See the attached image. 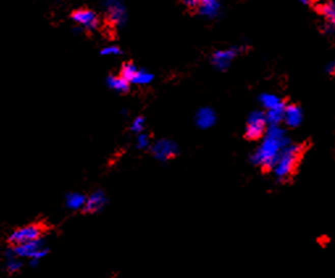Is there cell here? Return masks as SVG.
<instances>
[{"mask_svg":"<svg viewBox=\"0 0 335 278\" xmlns=\"http://www.w3.org/2000/svg\"><path fill=\"white\" fill-rule=\"evenodd\" d=\"M289 144L291 139L284 129L280 126H268L259 147L251 155V163L264 171H272L282 151Z\"/></svg>","mask_w":335,"mask_h":278,"instance_id":"6da1fadb","label":"cell"},{"mask_svg":"<svg viewBox=\"0 0 335 278\" xmlns=\"http://www.w3.org/2000/svg\"><path fill=\"white\" fill-rule=\"evenodd\" d=\"M306 147L304 144H289L285 147L282 153L279 155V159L273 167L272 172L275 178L279 182L288 181L292 176L295 175L296 169L301 162V158L304 155V151Z\"/></svg>","mask_w":335,"mask_h":278,"instance_id":"7a4b0ae2","label":"cell"},{"mask_svg":"<svg viewBox=\"0 0 335 278\" xmlns=\"http://www.w3.org/2000/svg\"><path fill=\"white\" fill-rule=\"evenodd\" d=\"M44 232L45 226L42 223H32V225H26L15 230L8 238V241L13 247H19V245H24L32 241L40 240Z\"/></svg>","mask_w":335,"mask_h":278,"instance_id":"3957f363","label":"cell"},{"mask_svg":"<svg viewBox=\"0 0 335 278\" xmlns=\"http://www.w3.org/2000/svg\"><path fill=\"white\" fill-rule=\"evenodd\" d=\"M268 123L266 119V113L263 110H254L250 113L247 122H246V129H244V137L248 141H259L266 134Z\"/></svg>","mask_w":335,"mask_h":278,"instance_id":"277c9868","label":"cell"},{"mask_svg":"<svg viewBox=\"0 0 335 278\" xmlns=\"http://www.w3.org/2000/svg\"><path fill=\"white\" fill-rule=\"evenodd\" d=\"M248 50V46H234L229 47V49H221V50H216L212 56H210V62L219 71H225L230 67L233 60L235 59V56L239 53H244Z\"/></svg>","mask_w":335,"mask_h":278,"instance_id":"5b68a950","label":"cell"},{"mask_svg":"<svg viewBox=\"0 0 335 278\" xmlns=\"http://www.w3.org/2000/svg\"><path fill=\"white\" fill-rule=\"evenodd\" d=\"M72 21L86 30H96L100 26V17L90 8H79L71 13Z\"/></svg>","mask_w":335,"mask_h":278,"instance_id":"8992f818","label":"cell"},{"mask_svg":"<svg viewBox=\"0 0 335 278\" xmlns=\"http://www.w3.org/2000/svg\"><path fill=\"white\" fill-rule=\"evenodd\" d=\"M103 8L110 24L119 26V28L125 25L126 20H128V13H126V8L124 7V4L117 0H108V2L103 3Z\"/></svg>","mask_w":335,"mask_h":278,"instance_id":"52a82bcc","label":"cell"},{"mask_svg":"<svg viewBox=\"0 0 335 278\" xmlns=\"http://www.w3.org/2000/svg\"><path fill=\"white\" fill-rule=\"evenodd\" d=\"M151 153L159 162H169L179 155V146L171 139H160L153 144Z\"/></svg>","mask_w":335,"mask_h":278,"instance_id":"ba28073f","label":"cell"},{"mask_svg":"<svg viewBox=\"0 0 335 278\" xmlns=\"http://www.w3.org/2000/svg\"><path fill=\"white\" fill-rule=\"evenodd\" d=\"M13 251H15V255H17V256L32 257V259L35 260L44 257L47 252L46 250H44V244H42V240H41V239L37 241H32V243L15 247L13 248Z\"/></svg>","mask_w":335,"mask_h":278,"instance_id":"9c48e42d","label":"cell"},{"mask_svg":"<svg viewBox=\"0 0 335 278\" xmlns=\"http://www.w3.org/2000/svg\"><path fill=\"white\" fill-rule=\"evenodd\" d=\"M304 119V113L300 106L296 104H287L284 109V122L288 128H297Z\"/></svg>","mask_w":335,"mask_h":278,"instance_id":"30bf717a","label":"cell"},{"mask_svg":"<svg viewBox=\"0 0 335 278\" xmlns=\"http://www.w3.org/2000/svg\"><path fill=\"white\" fill-rule=\"evenodd\" d=\"M194 121H196V125L199 126V129H203V130H207V129L213 128L217 122V114L212 108H208V106H204L200 108L196 113V117H194Z\"/></svg>","mask_w":335,"mask_h":278,"instance_id":"8fae6325","label":"cell"},{"mask_svg":"<svg viewBox=\"0 0 335 278\" xmlns=\"http://www.w3.org/2000/svg\"><path fill=\"white\" fill-rule=\"evenodd\" d=\"M194 12L207 19H216L221 13V4L216 0H201L194 8Z\"/></svg>","mask_w":335,"mask_h":278,"instance_id":"7c38bea8","label":"cell"},{"mask_svg":"<svg viewBox=\"0 0 335 278\" xmlns=\"http://www.w3.org/2000/svg\"><path fill=\"white\" fill-rule=\"evenodd\" d=\"M107 202L108 200L105 193L103 191H96L88 196L83 210H85V212H97L104 209Z\"/></svg>","mask_w":335,"mask_h":278,"instance_id":"4fadbf2b","label":"cell"},{"mask_svg":"<svg viewBox=\"0 0 335 278\" xmlns=\"http://www.w3.org/2000/svg\"><path fill=\"white\" fill-rule=\"evenodd\" d=\"M316 11L326 20V24L335 29V2L317 4Z\"/></svg>","mask_w":335,"mask_h":278,"instance_id":"5bb4252c","label":"cell"},{"mask_svg":"<svg viewBox=\"0 0 335 278\" xmlns=\"http://www.w3.org/2000/svg\"><path fill=\"white\" fill-rule=\"evenodd\" d=\"M107 84L110 89L119 92V94H126L130 89V84L125 79H122L120 75H109L107 78Z\"/></svg>","mask_w":335,"mask_h":278,"instance_id":"9a60e30c","label":"cell"},{"mask_svg":"<svg viewBox=\"0 0 335 278\" xmlns=\"http://www.w3.org/2000/svg\"><path fill=\"white\" fill-rule=\"evenodd\" d=\"M259 101H260V104H262V106H263L264 109H266V112L267 110L276 109V108L283 106L285 104L284 101L280 99V97H277L276 95H272V94L260 95Z\"/></svg>","mask_w":335,"mask_h":278,"instance_id":"2e32d148","label":"cell"},{"mask_svg":"<svg viewBox=\"0 0 335 278\" xmlns=\"http://www.w3.org/2000/svg\"><path fill=\"white\" fill-rule=\"evenodd\" d=\"M86 201H87V197H86L85 194L76 193V192H71V193H69L66 196L67 207L72 210L83 209L86 205Z\"/></svg>","mask_w":335,"mask_h":278,"instance_id":"e0dca14e","label":"cell"},{"mask_svg":"<svg viewBox=\"0 0 335 278\" xmlns=\"http://www.w3.org/2000/svg\"><path fill=\"white\" fill-rule=\"evenodd\" d=\"M285 105H287V104H284L283 106H279V108H276V109L264 112L266 113L267 123H268L269 126H280V123H282L283 119H284Z\"/></svg>","mask_w":335,"mask_h":278,"instance_id":"ac0fdd59","label":"cell"},{"mask_svg":"<svg viewBox=\"0 0 335 278\" xmlns=\"http://www.w3.org/2000/svg\"><path fill=\"white\" fill-rule=\"evenodd\" d=\"M138 70L139 69L133 62H125L121 66V70H120V76L122 79H125L129 84H133V81H134L135 76L138 74Z\"/></svg>","mask_w":335,"mask_h":278,"instance_id":"d6986e66","label":"cell"},{"mask_svg":"<svg viewBox=\"0 0 335 278\" xmlns=\"http://www.w3.org/2000/svg\"><path fill=\"white\" fill-rule=\"evenodd\" d=\"M154 80V75L151 74L150 71L144 69L138 70V74L135 76L134 81H133V84H138V85H148L150 84L151 81Z\"/></svg>","mask_w":335,"mask_h":278,"instance_id":"ffe728a7","label":"cell"},{"mask_svg":"<svg viewBox=\"0 0 335 278\" xmlns=\"http://www.w3.org/2000/svg\"><path fill=\"white\" fill-rule=\"evenodd\" d=\"M145 125H146V121H145L144 117H137V118H134V121L132 122L130 130H132L133 133H135L137 135H139L144 133Z\"/></svg>","mask_w":335,"mask_h":278,"instance_id":"44dd1931","label":"cell"},{"mask_svg":"<svg viewBox=\"0 0 335 278\" xmlns=\"http://www.w3.org/2000/svg\"><path fill=\"white\" fill-rule=\"evenodd\" d=\"M149 146H150V137H149L148 134H145V133H142V134L138 135V137H137V147H138V148L144 150V148H148Z\"/></svg>","mask_w":335,"mask_h":278,"instance_id":"7402d4cb","label":"cell"},{"mask_svg":"<svg viewBox=\"0 0 335 278\" xmlns=\"http://www.w3.org/2000/svg\"><path fill=\"white\" fill-rule=\"evenodd\" d=\"M122 51L119 46L116 45H110V46H105L103 50L100 51L101 55H120Z\"/></svg>","mask_w":335,"mask_h":278,"instance_id":"603a6c76","label":"cell"},{"mask_svg":"<svg viewBox=\"0 0 335 278\" xmlns=\"http://www.w3.org/2000/svg\"><path fill=\"white\" fill-rule=\"evenodd\" d=\"M20 266H21V264L17 263V261H12V260H10V263H8V269H10L11 272H16V270H19Z\"/></svg>","mask_w":335,"mask_h":278,"instance_id":"cb8c5ba5","label":"cell"},{"mask_svg":"<svg viewBox=\"0 0 335 278\" xmlns=\"http://www.w3.org/2000/svg\"><path fill=\"white\" fill-rule=\"evenodd\" d=\"M325 70L329 75H335V62L327 63V66L325 67Z\"/></svg>","mask_w":335,"mask_h":278,"instance_id":"d4e9b609","label":"cell"}]
</instances>
